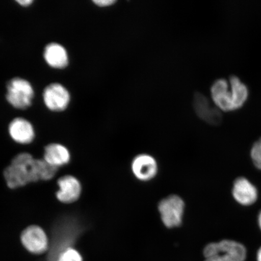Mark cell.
Instances as JSON below:
<instances>
[{"instance_id": "cell-1", "label": "cell", "mask_w": 261, "mask_h": 261, "mask_svg": "<svg viewBox=\"0 0 261 261\" xmlns=\"http://www.w3.org/2000/svg\"><path fill=\"white\" fill-rule=\"evenodd\" d=\"M58 168L44 160L35 159L28 153H22L13 159L5 169L4 175L8 187L15 189L38 180H48L54 177Z\"/></svg>"}, {"instance_id": "cell-2", "label": "cell", "mask_w": 261, "mask_h": 261, "mask_svg": "<svg viewBox=\"0 0 261 261\" xmlns=\"http://www.w3.org/2000/svg\"><path fill=\"white\" fill-rule=\"evenodd\" d=\"M204 261H244L246 248L237 241L224 240L208 243L203 249Z\"/></svg>"}, {"instance_id": "cell-3", "label": "cell", "mask_w": 261, "mask_h": 261, "mask_svg": "<svg viewBox=\"0 0 261 261\" xmlns=\"http://www.w3.org/2000/svg\"><path fill=\"white\" fill-rule=\"evenodd\" d=\"M158 210L162 223L168 229L182 226L186 211L184 198L177 194H171L162 199L158 204Z\"/></svg>"}, {"instance_id": "cell-4", "label": "cell", "mask_w": 261, "mask_h": 261, "mask_svg": "<svg viewBox=\"0 0 261 261\" xmlns=\"http://www.w3.org/2000/svg\"><path fill=\"white\" fill-rule=\"evenodd\" d=\"M34 96L31 84L22 78L15 77L7 85L6 99L16 109L24 110L30 107Z\"/></svg>"}, {"instance_id": "cell-5", "label": "cell", "mask_w": 261, "mask_h": 261, "mask_svg": "<svg viewBox=\"0 0 261 261\" xmlns=\"http://www.w3.org/2000/svg\"><path fill=\"white\" fill-rule=\"evenodd\" d=\"M130 171L137 180L148 182L154 179L159 172V165L154 156L148 153H140L130 162Z\"/></svg>"}, {"instance_id": "cell-6", "label": "cell", "mask_w": 261, "mask_h": 261, "mask_svg": "<svg viewBox=\"0 0 261 261\" xmlns=\"http://www.w3.org/2000/svg\"><path fill=\"white\" fill-rule=\"evenodd\" d=\"M21 241L25 249L35 255L46 253L50 244L46 233L37 226L26 228L21 234Z\"/></svg>"}, {"instance_id": "cell-7", "label": "cell", "mask_w": 261, "mask_h": 261, "mask_svg": "<svg viewBox=\"0 0 261 261\" xmlns=\"http://www.w3.org/2000/svg\"><path fill=\"white\" fill-rule=\"evenodd\" d=\"M212 100L221 112H233L237 110L234 96L229 82L225 79L215 81L211 89Z\"/></svg>"}, {"instance_id": "cell-8", "label": "cell", "mask_w": 261, "mask_h": 261, "mask_svg": "<svg viewBox=\"0 0 261 261\" xmlns=\"http://www.w3.org/2000/svg\"><path fill=\"white\" fill-rule=\"evenodd\" d=\"M193 106L197 116L205 123L218 126L223 121L221 111L217 107L212 106L210 100L204 94L200 92L194 94Z\"/></svg>"}, {"instance_id": "cell-9", "label": "cell", "mask_w": 261, "mask_h": 261, "mask_svg": "<svg viewBox=\"0 0 261 261\" xmlns=\"http://www.w3.org/2000/svg\"><path fill=\"white\" fill-rule=\"evenodd\" d=\"M44 100L49 110L55 112L63 111L70 102V94L60 84L49 85L44 91Z\"/></svg>"}, {"instance_id": "cell-10", "label": "cell", "mask_w": 261, "mask_h": 261, "mask_svg": "<svg viewBox=\"0 0 261 261\" xmlns=\"http://www.w3.org/2000/svg\"><path fill=\"white\" fill-rule=\"evenodd\" d=\"M60 191L57 193L59 200L64 203H71L77 200L81 193V186L76 178L71 175L64 176L59 179Z\"/></svg>"}, {"instance_id": "cell-11", "label": "cell", "mask_w": 261, "mask_h": 261, "mask_svg": "<svg viewBox=\"0 0 261 261\" xmlns=\"http://www.w3.org/2000/svg\"><path fill=\"white\" fill-rule=\"evenodd\" d=\"M232 194L234 200L243 205L255 203L257 198V189L246 178L236 179L233 184Z\"/></svg>"}, {"instance_id": "cell-12", "label": "cell", "mask_w": 261, "mask_h": 261, "mask_svg": "<svg viewBox=\"0 0 261 261\" xmlns=\"http://www.w3.org/2000/svg\"><path fill=\"white\" fill-rule=\"evenodd\" d=\"M9 130L11 138L22 144L31 143L35 138L34 128L31 123L24 119L13 120L10 123Z\"/></svg>"}, {"instance_id": "cell-13", "label": "cell", "mask_w": 261, "mask_h": 261, "mask_svg": "<svg viewBox=\"0 0 261 261\" xmlns=\"http://www.w3.org/2000/svg\"><path fill=\"white\" fill-rule=\"evenodd\" d=\"M44 57L47 63L53 68H64L68 64L67 51L61 45L55 42L45 47Z\"/></svg>"}, {"instance_id": "cell-14", "label": "cell", "mask_w": 261, "mask_h": 261, "mask_svg": "<svg viewBox=\"0 0 261 261\" xmlns=\"http://www.w3.org/2000/svg\"><path fill=\"white\" fill-rule=\"evenodd\" d=\"M44 161L48 164L58 168L69 162L70 153L65 146L53 143L45 147Z\"/></svg>"}, {"instance_id": "cell-15", "label": "cell", "mask_w": 261, "mask_h": 261, "mask_svg": "<svg viewBox=\"0 0 261 261\" xmlns=\"http://www.w3.org/2000/svg\"><path fill=\"white\" fill-rule=\"evenodd\" d=\"M228 82L234 94L236 109H240L247 102L249 94V89L240 77L234 75L230 77Z\"/></svg>"}, {"instance_id": "cell-16", "label": "cell", "mask_w": 261, "mask_h": 261, "mask_svg": "<svg viewBox=\"0 0 261 261\" xmlns=\"http://www.w3.org/2000/svg\"><path fill=\"white\" fill-rule=\"evenodd\" d=\"M57 261H84L79 251L74 247L65 249L59 256Z\"/></svg>"}, {"instance_id": "cell-17", "label": "cell", "mask_w": 261, "mask_h": 261, "mask_svg": "<svg viewBox=\"0 0 261 261\" xmlns=\"http://www.w3.org/2000/svg\"><path fill=\"white\" fill-rule=\"evenodd\" d=\"M251 158L254 166L261 170V138L254 143L251 149Z\"/></svg>"}, {"instance_id": "cell-18", "label": "cell", "mask_w": 261, "mask_h": 261, "mask_svg": "<svg viewBox=\"0 0 261 261\" xmlns=\"http://www.w3.org/2000/svg\"><path fill=\"white\" fill-rule=\"evenodd\" d=\"M93 2L100 7H107V6L113 5L116 2L114 0H94Z\"/></svg>"}, {"instance_id": "cell-19", "label": "cell", "mask_w": 261, "mask_h": 261, "mask_svg": "<svg viewBox=\"0 0 261 261\" xmlns=\"http://www.w3.org/2000/svg\"><path fill=\"white\" fill-rule=\"evenodd\" d=\"M16 2H18L19 5L23 6H28L31 5L33 3L32 0H17Z\"/></svg>"}, {"instance_id": "cell-20", "label": "cell", "mask_w": 261, "mask_h": 261, "mask_svg": "<svg viewBox=\"0 0 261 261\" xmlns=\"http://www.w3.org/2000/svg\"><path fill=\"white\" fill-rule=\"evenodd\" d=\"M257 261H261V247L257 253Z\"/></svg>"}, {"instance_id": "cell-21", "label": "cell", "mask_w": 261, "mask_h": 261, "mask_svg": "<svg viewBox=\"0 0 261 261\" xmlns=\"http://www.w3.org/2000/svg\"><path fill=\"white\" fill-rule=\"evenodd\" d=\"M258 224H259V227L261 230V211L260 212V213H259V216H258Z\"/></svg>"}]
</instances>
